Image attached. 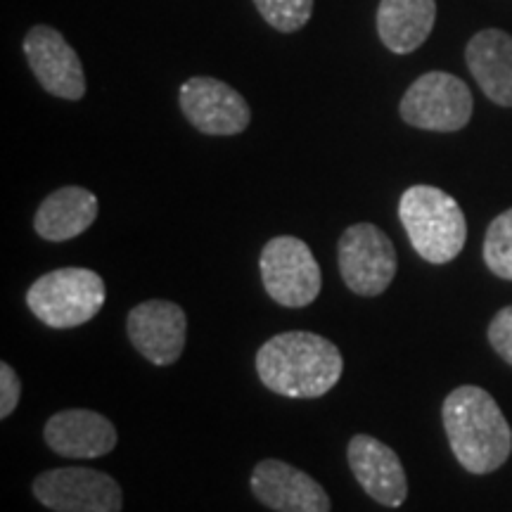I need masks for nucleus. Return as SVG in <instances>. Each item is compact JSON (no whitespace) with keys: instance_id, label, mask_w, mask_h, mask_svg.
Wrapping results in <instances>:
<instances>
[{"instance_id":"nucleus-1","label":"nucleus","mask_w":512,"mask_h":512,"mask_svg":"<svg viewBox=\"0 0 512 512\" xmlns=\"http://www.w3.org/2000/svg\"><path fill=\"white\" fill-rule=\"evenodd\" d=\"M256 373L266 389L287 399H318L344 373L337 344L316 332H280L256 351Z\"/></svg>"},{"instance_id":"nucleus-2","label":"nucleus","mask_w":512,"mask_h":512,"mask_svg":"<svg viewBox=\"0 0 512 512\" xmlns=\"http://www.w3.org/2000/svg\"><path fill=\"white\" fill-rule=\"evenodd\" d=\"M441 420L453 456L472 475L496 472L512 453V430L494 396L463 384L446 396Z\"/></svg>"},{"instance_id":"nucleus-3","label":"nucleus","mask_w":512,"mask_h":512,"mask_svg":"<svg viewBox=\"0 0 512 512\" xmlns=\"http://www.w3.org/2000/svg\"><path fill=\"white\" fill-rule=\"evenodd\" d=\"M399 219L415 252L430 264H448L463 252L467 221L448 192L434 185H413L401 195Z\"/></svg>"},{"instance_id":"nucleus-4","label":"nucleus","mask_w":512,"mask_h":512,"mask_svg":"<svg viewBox=\"0 0 512 512\" xmlns=\"http://www.w3.org/2000/svg\"><path fill=\"white\" fill-rule=\"evenodd\" d=\"M105 280L91 268H57L36 280L27 306L43 325L55 330L79 328L105 306Z\"/></svg>"},{"instance_id":"nucleus-5","label":"nucleus","mask_w":512,"mask_h":512,"mask_svg":"<svg viewBox=\"0 0 512 512\" xmlns=\"http://www.w3.org/2000/svg\"><path fill=\"white\" fill-rule=\"evenodd\" d=\"M268 297L287 309H304L320 294L323 275L311 247L294 235L268 240L259 259Z\"/></svg>"},{"instance_id":"nucleus-6","label":"nucleus","mask_w":512,"mask_h":512,"mask_svg":"<svg viewBox=\"0 0 512 512\" xmlns=\"http://www.w3.org/2000/svg\"><path fill=\"white\" fill-rule=\"evenodd\" d=\"M339 273L344 285L358 297H377L396 275V249L389 235L373 223L347 228L337 245Z\"/></svg>"},{"instance_id":"nucleus-7","label":"nucleus","mask_w":512,"mask_h":512,"mask_svg":"<svg viewBox=\"0 0 512 512\" xmlns=\"http://www.w3.org/2000/svg\"><path fill=\"white\" fill-rule=\"evenodd\" d=\"M399 112L408 126L453 133L465 128L472 117V93L453 74H422L403 95Z\"/></svg>"},{"instance_id":"nucleus-8","label":"nucleus","mask_w":512,"mask_h":512,"mask_svg":"<svg viewBox=\"0 0 512 512\" xmlns=\"http://www.w3.org/2000/svg\"><path fill=\"white\" fill-rule=\"evenodd\" d=\"M34 496L53 512H121L124 494L114 477L93 467H55L34 479Z\"/></svg>"},{"instance_id":"nucleus-9","label":"nucleus","mask_w":512,"mask_h":512,"mask_svg":"<svg viewBox=\"0 0 512 512\" xmlns=\"http://www.w3.org/2000/svg\"><path fill=\"white\" fill-rule=\"evenodd\" d=\"M181 110L204 136H238L252 121L247 100L228 83L211 76H192L181 86Z\"/></svg>"},{"instance_id":"nucleus-10","label":"nucleus","mask_w":512,"mask_h":512,"mask_svg":"<svg viewBox=\"0 0 512 512\" xmlns=\"http://www.w3.org/2000/svg\"><path fill=\"white\" fill-rule=\"evenodd\" d=\"M131 344L155 366H174L185 349L188 318L185 311L166 299H150L131 309L126 320Z\"/></svg>"},{"instance_id":"nucleus-11","label":"nucleus","mask_w":512,"mask_h":512,"mask_svg":"<svg viewBox=\"0 0 512 512\" xmlns=\"http://www.w3.org/2000/svg\"><path fill=\"white\" fill-rule=\"evenodd\" d=\"M31 72L50 95L62 100H81L86 95V76L76 50L53 27H34L24 38Z\"/></svg>"},{"instance_id":"nucleus-12","label":"nucleus","mask_w":512,"mask_h":512,"mask_svg":"<svg viewBox=\"0 0 512 512\" xmlns=\"http://www.w3.org/2000/svg\"><path fill=\"white\" fill-rule=\"evenodd\" d=\"M256 501L275 512H330L328 491L285 460H261L252 472Z\"/></svg>"},{"instance_id":"nucleus-13","label":"nucleus","mask_w":512,"mask_h":512,"mask_svg":"<svg viewBox=\"0 0 512 512\" xmlns=\"http://www.w3.org/2000/svg\"><path fill=\"white\" fill-rule=\"evenodd\" d=\"M349 467L361 489L384 508H399L408 498V479L394 448L370 434H356L347 446Z\"/></svg>"},{"instance_id":"nucleus-14","label":"nucleus","mask_w":512,"mask_h":512,"mask_svg":"<svg viewBox=\"0 0 512 512\" xmlns=\"http://www.w3.org/2000/svg\"><path fill=\"white\" fill-rule=\"evenodd\" d=\"M48 446L64 458H102L117 446V427L88 408L55 413L43 430Z\"/></svg>"},{"instance_id":"nucleus-15","label":"nucleus","mask_w":512,"mask_h":512,"mask_svg":"<svg viewBox=\"0 0 512 512\" xmlns=\"http://www.w3.org/2000/svg\"><path fill=\"white\" fill-rule=\"evenodd\" d=\"M465 60L486 98L512 107V36L501 29L479 31L467 43Z\"/></svg>"},{"instance_id":"nucleus-16","label":"nucleus","mask_w":512,"mask_h":512,"mask_svg":"<svg viewBox=\"0 0 512 512\" xmlns=\"http://www.w3.org/2000/svg\"><path fill=\"white\" fill-rule=\"evenodd\" d=\"M98 197L79 185L50 192L34 216V230L43 240L64 242L86 233L98 219Z\"/></svg>"},{"instance_id":"nucleus-17","label":"nucleus","mask_w":512,"mask_h":512,"mask_svg":"<svg viewBox=\"0 0 512 512\" xmlns=\"http://www.w3.org/2000/svg\"><path fill=\"white\" fill-rule=\"evenodd\" d=\"M434 17V0H382L377 8V34L392 53L408 55L432 34Z\"/></svg>"},{"instance_id":"nucleus-18","label":"nucleus","mask_w":512,"mask_h":512,"mask_svg":"<svg viewBox=\"0 0 512 512\" xmlns=\"http://www.w3.org/2000/svg\"><path fill=\"white\" fill-rule=\"evenodd\" d=\"M484 261L498 278L512 280V209L498 214L486 230Z\"/></svg>"},{"instance_id":"nucleus-19","label":"nucleus","mask_w":512,"mask_h":512,"mask_svg":"<svg viewBox=\"0 0 512 512\" xmlns=\"http://www.w3.org/2000/svg\"><path fill=\"white\" fill-rule=\"evenodd\" d=\"M254 3L261 17L285 34L302 29L313 12V0H254Z\"/></svg>"},{"instance_id":"nucleus-20","label":"nucleus","mask_w":512,"mask_h":512,"mask_svg":"<svg viewBox=\"0 0 512 512\" xmlns=\"http://www.w3.org/2000/svg\"><path fill=\"white\" fill-rule=\"evenodd\" d=\"M489 342L498 356L512 366V306H505L489 323Z\"/></svg>"},{"instance_id":"nucleus-21","label":"nucleus","mask_w":512,"mask_h":512,"mask_svg":"<svg viewBox=\"0 0 512 512\" xmlns=\"http://www.w3.org/2000/svg\"><path fill=\"white\" fill-rule=\"evenodd\" d=\"M22 399V380L10 363H0V418L8 420Z\"/></svg>"}]
</instances>
